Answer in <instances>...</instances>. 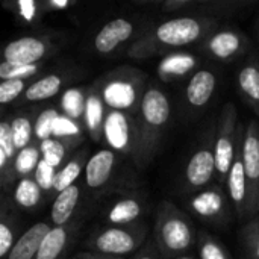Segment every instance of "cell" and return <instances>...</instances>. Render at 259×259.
<instances>
[{
  "label": "cell",
  "instance_id": "obj_23",
  "mask_svg": "<svg viewBox=\"0 0 259 259\" xmlns=\"http://www.w3.org/2000/svg\"><path fill=\"white\" fill-rule=\"evenodd\" d=\"M88 149H80L77 150L71 159L68 162H65L59 170H58V176H56V182H55V188L53 193L59 194L64 190L70 188L74 185L76 179L80 176L83 167H87L88 162Z\"/></svg>",
  "mask_w": 259,
  "mask_h": 259
},
{
  "label": "cell",
  "instance_id": "obj_40",
  "mask_svg": "<svg viewBox=\"0 0 259 259\" xmlns=\"http://www.w3.org/2000/svg\"><path fill=\"white\" fill-rule=\"evenodd\" d=\"M26 80H2L0 83V103L8 105L12 103L17 97L26 93Z\"/></svg>",
  "mask_w": 259,
  "mask_h": 259
},
{
  "label": "cell",
  "instance_id": "obj_17",
  "mask_svg": "<svg viewBox=\"0 0 259 259\" xmlns=\"http://www.w3.org/2000/svg\"><path fill=\"white\" fill-rule=\"evenodd\" d=\"M143 214V202L134 194L120 196L105 211L108 226H126L140 222Z\"/></svg>",
  "mask_w": 259,
  "mask_h": 259
},
{
  "label": "cell",
  "instance_id": "obj_36",
  "mask_svg": "<svg viewBox=\"0 0 259 259\" xmlns=\"http://www.w3.org/2000/svg\"><path fill=\"white\" fill-rule=\"evenodd\" d=\"M41 64L36 65H24L17 62H8L3 61L0 64V79L2 80H26L29 77H33L36 73H39Z\"/></svg>",
  "mask_w": 259,
  "mask_h": 259
},
{
  "label": "cell",
  "instance_id": "obj_9",
  "mask_svg": "<svg viewBox=\"0 0 259 259\" xmlns=\"http://www.w3.org/2000/svg\"><path fill=\"white\" fill-rule=\"evenodd\" d=\"M188 206L194 215L211 225H225L228 222V205L222 185H209L197 191L188 200Z\"/></svg>",
  "mask_w": 259,
  "mask_h": 259
},
{
  "label": "cell",
  "instance_id": "obj_2",
  "mask_svg": "<svg viewBox=\"0 0 259 259\" xmlns=\"http://www.w3.org/2000/svg\"><path fill=\"white\" fill-rule=\"evenodd\" d=\"M170 117L171 106L167 94L150 85L144 93L137 117V141L132 159L140 168H146L158 153Z\"/></svg>",
  "mask_w": 259,
  "mask_h": 259
},
{
  "label": "cell",
  "instance_id": "obj_44",
  "mask_svg": "<svg viewBox=\"0 0 259 259\" xmlns=\"http://www.w3.org/2000/svg\"><path fill=\"white\" fill-rule=\"evenodd\" d=\"M256 36H258V42H259V17L256 20Z\"/></svg>",
  "mask_w": 259,
  "mask_h": 259
},
{
  "label": "cell",
  "instance_id": "obj_25",
  "mask_svg": "<svg viewBox=\"0 0 259 259\" xmlns=\"http://www.w3.org/2000/svg\"><path fill=\"white\" fill-rule=\"evenodd\" d=\"M238 88L259 115V64L249 62L238 71Z\"/></svg>",
  "mask_w": 259,
  "mask_h": 259
},
{
  "label": "cell",
  "instance_id": "obj_35",
  "mask_svg": "<svg viewBox=\"0 0 259 259\" xmlns=\"http://www.w3.org/2000/svg\"><path fill=\"white\" fill-rule=\"evenodd\" d=\"M59 112L55 108H46L42 112L38 114V117L33 121L35 129V140L36 141H46L49 138H53V126L56 120L59 118Z\"/></svg>",
  "mask_w": 259,
  "mask_h": 259
},
{
  "label": "cell",
  "instance_id": "obj_4",
  "mask_svg": "<svg viewBox=\"0 0 259 259\" xmlns=\"http://www.w3.org/2000/svg\"><path fill=\"white\" fill-rule=\"evenodd\" d=\"M155 241L165 258L176 259L193 246L194 229L190 219L170 202H161L155 217Z\"/></svg>",
  "mask_w": 259,
  "mask_h": 259
},
{
  "label": "cell",
  "instance_id": "obj_43",
  "mask_svg": "<svg viewBox=\"0 0 259 259\" xmlns=\"http://www.w3.org/2000/svg\"><path fill=\"white\" fill-rule=\"evenodd\" d=\"M74 259H121L117 256H108V255H100V253H80Z\"/></svg>",
  "mask_w": 259,
  "mask_h": 259
},
{
  "label": "cell",
  "instance_id": "obj_41",
  "mask_svg": "<svg viewBox=\"0 0 259 259\" xmlns=\"http://www.w3.org/2000/svg\"><path fill=\"white\" fill-rule=\"evenodd\" d=\"M74 3L68 2V0H49V2H42V6H44V12L50 11H62V9H67L70 6H73Z\"/></svg>",
  "mask_w": 259,
  "mask_h": 259
},
{
  "label": "cell",
  "instance_id": "obj_42",
  "mask_svg": "<svg viewBox=\"0 0 259 259\" xmlns=\"http://www.w3.org/2000/svg\"><path fill=\"white\" fill-rule=\"evenodd\" d=\"M135 259H158V256L153 250V246H144L141 250L137 252Z\"/></svg>",
  "mask_w": 259,
  "mask_h": 259
},
{
  "label": "cell",
  "instance_id": "obj_28",
  "mask_svg": "<svg viewBox=\"0 0 259 259\" xmlns=\"http://www.w3.org/2000/svg\"><path fill=\"white\" fill-rule=\"evenodd\" d=\"M53 138L62 141L68 147V150H73L83 140L82 126L73 118L61 114L53 126Z\"/></svg>",
  "mask_w": 259,
  "mask_h": 259
},
{
  "label": "cell",
  "instance_id": "obj_13",
  "mask_svg": "<svg viewBox=\"0 0 259 259\" xmlns=\"http://www.w3.org/2000/svg\"><path fill=\"white\" fill-rule=\"evenodd\" d=\"M247 47V38L244 33L235 29H223L212 33L205 44V50L215 59L229 62L240 56Z\"/></svg>",
  "mask_w": 259,
  "mask_h": 259
},
{
  "label": "cell",
  "instance_id": "obj_31",
  "mask_svg": "<svg viewBox=\"0 0 259 259\" xmlns=\"http://www.w3.org/2000/svg\"><path fill=\"white\" fill-rule=\"evenodd\" d=\"M85 105H87V96L79 88H70L61 97V106L64 109V115L73 118L74 121L83 120Z\"/></svg>",
  "mask_w": 259,
  "mask_h": 259
},
{
  "label": "cell",
  "instance_id": "obj_14",
  "mask_svg": "<svg viewBox=\"0 0 259 259\" xmlns=\"http://www.w3.org/2000/svg\"><path fill=\"white\" fill-rule=\"evenodd\" d=\"M117 155L111 149H102L90 156L85 167V185L91 191L106 188L115 171Z\"/></svg>",
  "mask_w": 259,
  "mask_h": 259
},
{
  "label": "cell",
  "instance_id": "obj_38",
  "mask_svg": "<svg viewBox=\"0 0 259 259\" xmlns=\"http://www.w3.org/2000/svg\"><path fill=\"white\" fill-rule=\"evenodd\" d=\"M11 9L17 14V17L26 23V24H33L38 21L39 15L44 12L42 2H33V0H20L14 2L11 5Z\"/></svg>",
  "mask_w": 259,
  "mask_h": 259
},
{
  "label": "cell",
  "instance_id": "obj_39",
  "mask_svg": "<svg viewBox=\"0 0 259 259\" xmlns=\"http://www.w3.org/2000/svg\"><path fill=\"white\" fill-rule=\"evenodd\" d=\"M56 176H58V168L52 167L50 164H47L44 159L39 161L33 178L38 182L39 188L42 190V193H50L55 188V182H56Z\"/></svg>",
  "mask_w": 259,
  "mask_h": 259
},
{
  "label": "cell",
  "instance_id": "obj_7",
  "mask_svg": "<svg viewBox=\"0 0 259 259\" xmlns=\"http://www.w3.org/2000/svg\"><path fill=\"white\" fill-rule=\"evenodd\" d=\"M243 158L247 179L246 219L252 220L259 212V121L252 120L246 126L243 141Z\"/></svg>",
  "mask_w": 259,
  "mask_h": 259
},
{
  "label": "cell",
  "instance_id": "obj_15",
  "mask_svg": "<svg viewBox=\"0 0 259 259\" xmlns=\"http://www.w3.org/2000/svg\"><path fill=\"white\" fill-rule=\"evenodd\" d=\"M135 32V24L126 18H115L108 21L94 36V49L102 53L108 55L114 52L120 44L127 41Z\"/></svg>",
  "mask_w": 259,
  "mask_h": 259
},
{
  "label": "cell",
  "instance_id": "obj_45",
  "mask_svg": "<svg viewBox=\"0 0 259 259\" xmlns=\"http://www.w3.org/2000/svg\"><path fill=\"white\" fill-rule=\"evenodd\" d=\"M176 259H194L193 256H188V255H182V256H179V258Z\"/></svg>",
  "mask_w": 259,
  "mask_h": 259
},
{
  "label": "cell",
  "instance_id": "obj_26",
  "mask_svg": "<svg viewBox=\"0 0 259 259\" xmlns=\"http://www.w3.org/2000/svg\"><path fill=\"white\" fill-rule=\"evenodd\" d=\"M64 87V77L61 74H46L38 80L27 85L23 96L26 102H41L56 96Z\"/></svg>",
  "mask_w": 259,
  "mask_h": 259
},
{
  "label": "cell",
  "instance_id": "obj_22",
  "mask_svg": "<svg viewBox=\"0 0 259 259\" xmlns=\"http://www.w3.org/2000/svg\"><path fill=\"white\" fill-rule=\"evenodd\" d=\"M73 231L74 226L71 223L64 226H53L41 243V247L35 259H61V255L65 250Z\"/></svg>",
  "mask_w": 259,
  "mask_h": 259
},
{
  "label": "cell",
  "instance_id": "obj_11",
  "mask_svg": "<svg viewBox=\"0 0 259 259\" xmlns=\"http://www.w3.org/2000/svg\"><path fill=\"white\" fill-rule=\"evenodd\" d=\"M244 132H246V126L240 123V135H238L235 158L226 179V190L229 199L240 219H246V211H247V179H246V168H244V158H243Z\"/></svg>",
  "mask_w": 259,
  "mask_h": 259
},
{
  "label": "cell",
  "instance_id": "obj_20",
  "mask_svg": "<svg viewBox=\"0 0 259 259\" xmlns=\"http://www.w3.org/2000/svg\"><path fill=\"white\" fill-rule=\"evenodd\" d=\"M105 103L96 88H91L87 94V105H85V115H83V124L87 132L94 141H100L103 138V129H105V120L106 112Z\"/></svg>",
  "mask_w": 259,
  "mask_h": 259
},
{
  "label": "cell",
  "instance_id": "obj_6",
  "mask_svg": "<svg viewBox=\"0 0 259 259\" xmlns=\"http://www.w3.org/2000/svg\"><path fill=\"white\" fill-rule=\"evenodd\" d=\"M240 135V121L237 114V106L234 103H226L222 109L217 134L214 138V153H215V176L219 185H226L228 175L231 171L237 143Z\"/></svg>",
  "mask_w": 259,
  "mask_h": 259
},
{
  "label": "cell",
  "instance_id": "obj_18",
  "mask_svg": "<svg viewBox=\"0 0 259 259\" xmlns=\"http://www.w3.org/2000/svg\"><path fill=\"white\" fill-rule=\"evenodd\" d=\"M50 226L46 222H39L32 225L27 231H24L17 243L14 244L12 250L6 259H35L38 255V250L41 247V243L44 241L46 235L50 232Z\"/></svg>",
  "mask_w": 259,
  "mask_h": 259
},
{
  "label": "cell",
  "instance_id": "obj_10",
  "mask_svg": "<svg viewBox=\"0 0 259 259\" xmlns=\"http://www.w3.org/2000/svg\"><path fill=\"white\" fill-rule=\"evenodd\" d=\"M53 52L55 44L47 36H21L5 47L3 59L8 62L36 65Z\"/></svg>",
  "mask_w": 259,
  "mask_h": 259
},
{
  "label": "cell",
  "instance_id": "obj_32",
  "mask_svg": "<svg viewBox=\"0 0 259 259\" xmlns=\"http://www.w3.org/2000/svg\"><path fill=\"white\" fill-rule=\"evenodd\" d=\"M11 127H12V138L17 150H23L27 146L33 143L35 137V129L32 124V120L29 115H18L11 120Z\"/></svg>",
  "mask_w": 259,
  "mask_h": 259
},
{
  "label": "cell",
  "instance_id": "obj_21",
  "mask_svg": "<svg viewBox=\"0 0 259 259\" xmlns=\"http://www.w3.org/2000/svg\"><path fill=\"white\" fill-rule=\"evenodd\" d=\"M80 199V188L77 185H73L62 193L56 194V199L52 205L50 219L55 226H64L68 225L76 212V208L79 205Z\"/></svg>",
  "mask_w": 259,
  "mask_h": 259
},
{
  "label": "cell",
  "instance_id": "obj_12",
  "mask_svg": "<svg viewBox=\"0 0 259 259\" xmlns=\"http://www.w3.org/2000/svg\"><path fill=\"white\" fill-rule=\"evenodd\" d=\"M215 153L214 141H208L205 146L197 149L188 159L185 167L187 187L194 191H200L211 185L215 175Z\"/></svg>",
  "mask_w": 259,
  "mask_h": 259
},
{
  "label": "cell",
  "instance_id": "obj_24",
  "mask_svg": "<svg viewBox=\"0 0 259 259\" xmlns=\"http://www.w3.org/2000/svg\"><path fill=\"white\" fill-rule=\"evenodd\" d=\"M197 65V58L190 53H171L164 58L158 67L162 80H175L190 73Z\"/></svg>",
  "mask_w": 259,
  "mask_h": 259
},
{
  "label": "cell",
  "instance_id": "obj_37",
  "mask_svg": "<svg viewBox=\"0 0 259 259\" xmlns=\"http://www.w3.org/2000/svg\"><path fill=\"white\" fill-rule=\"evenodd\" d=\"M241 243L249 259H259V217L247 222L241 231Z\"/></svg>",
  "mask_w": 259,
  "mask_h": 259
},
{
  "label": "cell",
  "instance_id": "obj_33",
  "mask_svg": "<svg viewBox=\"0 0 259 259\" xmlns=\"http://www.w3.org/2000/svg\"><path fill=\"white\" fill-rule=\"evenodd\" d=\"M196 243L200 259H234L217 238L206 232H199Z\"/></svg>",
  "mask_w": 259,
  "mask_h": 259
},
{
  "label": "cell",
  "instance_id": "obj_1",
  "mask_svg": "<svg viewBox=\"0 0 259 259\" xmlns=\"http://www.w3.org/2000/svg\"><path fill=\"white\" fill-rule=\"evenodd\" d=\"M217 21L211 17H175L144 32L135 39L129 49L127 56L132 59H143L153 56L165 49L190 46L214 30Z\"/></svg>",
  "mask_w": 259,
  "mask_h": 259
},
{
  "label": "cell",
  "instance_id": "obj_19",
  "mask_svg": "<svg viewBox=\"0 0 259 259\" xmlns=\"http://www.w3.org/2000/svg\"><path fill=\"white\" fill-rule=\"evenodd\" d=\"M217 77L211 70L196 71L187 85V102L190 108L200 109L206 106L215 91Z\"/></svg>",
  "mask_w": 259,
  "mask_h": 259
},
{
  "label": "cell",
  "instance_id": "obj_30",
  "mask_svg": "<svg viewBox=\"0 0 259 259\" xmlns=\"http://www.w3.org/2000/svg\"><path fill=\"white\" fill-rule=\"evenodd\" d=\"M41 159H42V156H41V150H39V141L35 140L30 146H27L26 149H23L17 153L15 165H14L17 178L21 179L26 176H32Z\"/></svg>",
  "mask_w": 259,
  "mask_h": 259
},
{
  "label": "cell",
  "instance_id": "obj_5",
  "mask_svg": "<svg viewBox=\"0 0 259 259\" xmlns=\"http://www.w3.org/2000/svg\"><path fill=\"white\" fill-rule=\"evenodd\" d=\"M147 238V225L141 220L126 226H105L97 229L88 240L87 246L100 255L117 256L137 252Z\"/></svg>",
  "mask_w": 259,
  "mask_h": 259
},
{
  "label": "cell",
  "instance_id": "obj_8",
  "mask_svg": "<svg viewBox=\"0 0 259 259\" xmlns=\"http://www.w3.org/2000/svg\"><path fill=\"white\" fill-rule=\"evenodd\" d=\"M103 138L111 150L134 156L137 141V118L120 111L108 109Z\"/></svg>",
  "mask_w": 259,
  "mask_h": 259
},
{
  "label": "cell",
  "instance_id": "obj_27",
  "mask_svg": "<svg viewBox=\"0 0 259 259\" xmlns=\"http://www.w3.org/2000/svg\"><path fill=\"white\" fill-rule=\"evenodd\" d=\"M41 196H42V190L39 188L38 182L32 175V176L21 178L18 181L14 191V202L23 209H33L39 205Z\"/></svg>",
  "mask_w": 259,
  "mask_h": 259
},
{
  "label": "cell",
  "instance_id": "obj_46",
  "mask_svg": "<svg viewBox=\"0 0 259 259\" xmlns=\"http://www.w3.org/2000/svg\"><path fill=\"white\" fill-rule=\"evenodd\" d=\"M61 259H62V258H61Z\"/></svg>",
  "mask_w": 259,
  "mask_h": 259
},
{
  "label": "cell",
  "instance_id": "obj_16",
  "mask_svg": "<svg viewBox=\"0 0 259 259\" xmlns=\"http://www.w3.org/2000/svg\"><path fill=\"white\" fill-rule=\"evenodd\" d=\"M17 147L12 138V127L11 121L3 120L0 123V182L5 191L17 181L15 173V158H17Z\"/></svg>",
  "mask_w": 259,
  "mask_h": 259
},
{
  "label": "cell",
  "instance_id": "obj_29",
  "mask_svg": "<svg viewBox=\"0 0 259 259\" xmlns=\"http://www.w3.org/2000/svg\"><path fill=\"white\" fill-rule=\"evenodd\" d=\"M17 215L11 211H8L6 203H3L2 211V220H0V258L6 259L9 252L12 250L14 244L17 243Z\"/></svg>",
  "mask_w": 259,
  "mask_h": 259
},
{
  "label": "cell",
  "instance_id": "obj_34",
  "mask_svg": "<svg viewBox=\"0 0 259 259\" xmlns=\"http://www.w3.org/2000/svg\"><path fill=\"white\" fill-rule=\"evenodd\" d=\"M39 150H41L42 159H44L47 164H50L52 167L58 168V170H59V167L64 164L65 156H67V153L70 152L68 147H67L62 141H59V140H56V138H49V140H46V141H41V143H39Z\"/></svg>",
  "mask_w": 259,
  "mask_h": 259
},
{
  "label": "cell",
  "instance_id": "obj_3",
  "mask_svg": "<svg viewBox=\"0 0 259 259\" xmlns=\"http://www.w3.org/2000/svg\"><path fill=\"white\" fill-rule=\"evenodd\" d=\"M144 83L146 77L140 70L121 67L105 74L94 88L99 91L108 109L120 111L137 118L147 90Z\"/></svg>",
  "mask_w": 259,
  "mask_h": 259
}]
</instances>
